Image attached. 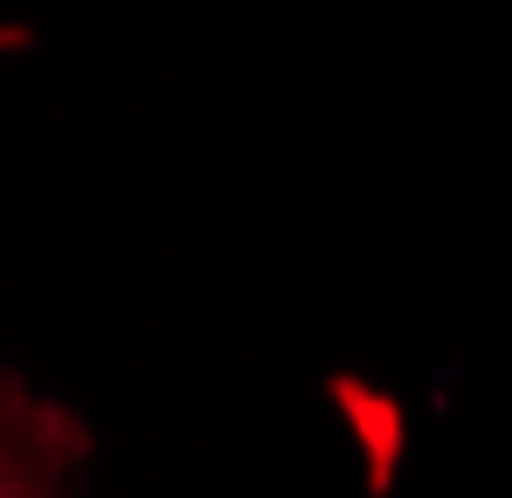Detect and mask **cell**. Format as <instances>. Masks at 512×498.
I'll return each mask as SVG.
<instances>
[{
    "label": "cell",
    "instance_id": "1",
    "mask_svg": "<svg viewBox=\"0 0 512 498\" xmlns=\"http://www.w3.org/2000/svg\"><path fill=\"white\" fill-rule=\"evenodd\" d=\"M0 498H42V471L14 443V422H0Z\"/></svg>",
    "mask_w": 512,
    "mask_h": 498
}]
</instances>
